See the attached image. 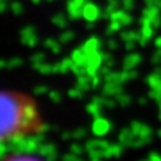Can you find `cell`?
<instances>
[{
  "instance_id": "obj_1",
  "label": "cell",
  "mask_w": 161,
  "mask_h": 161,
  "mask_svg": "<svg viewBox=\"0 0 161 161\" xmlns=\"http://www.w3.org/2000/svg\"><path fill=\"white\" fill-rule=\"evenodd\" d=\"M3 146H13L46 132L47 123L36 97L25 90L4 88L0 94Z\"/></svg>"
},
{
  "instance_id": "obj_2",
  "label": "cell",
  "mask_w": 161,
  "mask_h": 161,
  "mask_svg": "<svg viewBox=\"0 0 161 161\" xmlns=\"http://www.w3.org/2000/svg\"><path fill=\"white\" fill-rule=\"evenodd\" d=\"M2 161H46V160L42 156L33 152L13 150V151H9L7 155H4Z\"/></svg>"
}]
</instances>
